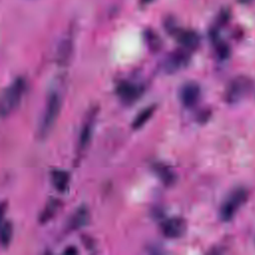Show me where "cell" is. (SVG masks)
<instances>
[{
	"label": "cell",
	"mask_w": 255,
	"mask_h": 255,
	"mask_svg": "<svg viewBox=\"0 0 255 255\" xmlns=\"http://www.w3.org/2000/svg\"><path fill=\"white\" fill-rule=\"evenodd\" d=\"M62 106V96L57 90L50 92L41 121L38 128V134L40 137H45L49 134L54 127V124L59 116Z\"/></svg>",
	"instance_id": "6da1fadb"
},
{
	"label": "cell",
	"mask_w": 255,
	"mask_h": 255,
	"mask_svg": "<svg viewBox=\"0 0 255 255\" xmlns=\"http://www.w3.org/2000/svg\"><path fill=\"white\" fill-rule=\"evenodd\" d=\"M25 89V80L23 78H17L3 91L0 102V112L2 118L10 115L19 105Z\"/></svg>",
	"instance_id": "7a4b0ae2"
},
{
	"label": "cell",
	"mask_w": 255,
	"mask_h": 255,
	"mask_svg": "<svg viewBox=\"0 0 255 255\" xmlns=\"http://www.w3.org/2000/svg\"><path fill=\"white\" fill-rule=\"evenodd\" d=\"M253 81L251 78L240 75L233 78L226 87L224 98L228 104H237L243 101L252 91Z\"/></svg>",
	"instance_id": "3957f363"
},
{
	"label": "cell",
	"mask_w": 255,
	"mask_h": 255,
	"mask_svg": "<svg viewBox=\"0 0 255 255\" xmlns=\"http://www.w3.org/2000/svg\"><path fill=\"white\" fill-rule=\"evenodd\" d=\"M248 192L244 187H236L233 189L222 202L219 210L220 219L224 222L230 221L238 209L247 200Z\"/></svg>",
	"instance_id": "277c9868"
},
{
	"label": "cell",
	"mask_w": 255,
	"mask_h": 255,
	"mask_svg": "<svg viewBox=\"0 0 255 255\" xmlns=\"http://www.w3.org/2000/svg\"><path fill=\"white\" fill-rule=\"evenodd\" d=\"M142 92V86L128 81H123L117 87V94L119 98L126 104H131L138 100Z\"/></svg>",
	"instance_id": "5b68a950"
},
{
	"label": "cell",
	"mask_w": 255,
	"mask_h": 255,
	"mask_svg": "<svg viewBox=\"0 0 255 255\" xmlns=\"http://www.w3.org/2000/svg\"><path fill=\"white\" fill-rule=\"evenodd\" d=\"M161 233L169 239L180 238L186 231V222L181 217H171L164 220L160 226Z\"/></svg>",
	"instance_id": "8992f818"
},
{
	"label": "cell",
	"mask_w": 255,
	"mask_h": 255,
	"mask_svg": "<svg viewBox=\"0 0 255 255\" xmlns=\"http://www.w3.org/2000/svg\"><path fill=\"white\" fill-rule=\"evenodd\" d=\"M97 116V109H94L89 112L87 119L85 120V123L83 124L79 141H78V153L82 154L88 147L93 133V128L95 125V119Z\"/></svg>",
	"instance_id": "52a82bcc"
},
{
	"label": "cell",
	"mask_w": 255,
	"mask_h": 255,
	"mask_svg": "<svg viewBox=\"0 0 255 255\" xmlns=\"http://www.w3.org/2000/svg\"><path fill=\"white\" fill-rule=\"evenodd\" d=\"M200 97V87L194 81L186 82L180 89L179 98L185 108H192L196 105Z\"/></svg>",
	"instance_id": "ba28073f"
},
{
	"label": "cell",
	"mask_w": 255,
	"mask_h": 255,
	"mask_svg": "<svg viewBox=\"0 0 255 255\" xmlns=\"http://www.w3.org/2000/svg\"><path fill=\"white\" fill-rule=\"evenodd\" d=\"M189 61V56L185 51L177 50L168 55L163 64V69L166 73H174L182 69L187 65Z\"/></svg>",
	"instance_id": "9c48e42d"
},
{
	"label": "cell",
	"mask_w": 255,
	"mask_h": 255,
	"mask_svg": "<svg viewBox=\"0 0 255 255\" xmlns=\"http://www.w3.org/2000/svg\"><path fill=\"white\" fill-rule=\"evenodd\" d=\"M89 218H90V215H89L88 208L85 206H80L71 215L68 221V228L73 231L81 229L88 224Z\"/></svg>",
	"instance_id": "30bf717a"
},
{
	"label": "cell",
	"mask_w": 255,
	"mask_h": 255,
	"mask_svg": "<svg viewBox=\"0 0 255 255\" xmlns=\"http://www.w3.org/2000/svg\"><path fill=\"white\" fill-rule=\"evenodd\" d=\"M176 38L180 45L187 50H194L200 43L199 35L192 30H180L176 31Z\"/></svg>",
	"instance_id": "8fae6325"
},
{
	"label": "cell",
	"mask_w": 255,
	"mask_h": 255,
	"mask_svg": "<svg viewBox=\"0 0 255 255\" xmlns=\"http://www.w3.org/2000/svg\"><path fill=\"white\" fill-rule=\"evenodd\" d=\"M152 167L154 173L158 176V178L161 180L163 184L169 186L175 182L176 176L174 171L170 168V166L161 162H157Z\"/></svg>",
	"instance_id": "7c38bea8"
},
{
	"label": "cell",
	"mask_w": 255,
	"mask_h": 255,
	"mask_svg": "<svg viewBox=\"0 0 255 255\" xmlns=\"http://www.w3.org/2000/svg\"><path fill=\"white\" fill-rule=\"evenodd\" d=\"M70 181V174L62 169H54L51 171V182L53 186L60 192H64Z\"/></svg>",
	"instance_id": "4fadbf2b"
},
{
	"label": "cell",
	"mask_w": 255,
	"mask_h": 255,
	"mask_svg": "<svg viewBox=\"0 0 255 255\" xmlns=\"http://www.w3.org/2000/svg\"><path fill=\"white\" fill-rule=\"evenodd\" d=\"M61 205H62V203H61V201L59 199L51 198L47 202V204L45 205V207L42 210V212L40 213L39 222L44 224V223L50 221L54 217V215L57 213V211L59 210Z\"/></svg>",
	"instance_id": "5bb4252c"
},
{
	"label": "cell",
	"mask_w": 255,
	"mask_h": 255,
	"mask_svg": "<svg viewBox=\"0 0 255 255\" xmlns=\"http://www.w3.org/2000/svg\"><path fill=\"white\" fill-rule=\"evenodd\" d=\"M73 50L72 46V41L71 39H63L58 47L57 51V61L58 63L62 65H66L71 57Z\"/></svg>",
	"instance_id": "9a60e30c"
},
{
	"label": "cell",
	"mask_w": 255,
	"mask_h": 255,
	"mask_svg": "<svg viewBox=\"0 0 255 255\" xmlns=\"http://www.w3.org/2000/svg\"><path fill=\"white\" fill-rule=\"evenodd\" d=\"M154 111H155V106H150V107H147V108L141 110L132 122V125H131L132 128L138 129L142 126H144L148 122V120L151 118Z\"/></svg>",
	"instance_id": "2e32d148"
},
{
	"label": "cell",
	"mask_w": 255,
	"mask_h": 255,
	"mask_svg": "<svg viewBox=\"0 0 255 255\" xmlns=\"http://www.w3.org/2000/svg\"><path fill=\"white\" fill-rule=\"evenodd\" d=\"M13 236V225L10 221H2L1 232H0V242L3 248L9 246Z\"/></svg>",
	"instance_id": "e0dca14e"
},
{
	"label": "cell",
	"mask_w": 255,
	"mask_h": 255,
	"mask_svg": "<svg viewBox=\"0 0 255 255\" xmlns=\"http://www.w3.org/2000/svg\"><path fill=\"white\" fill-rule=\"evenodd\" d=\"M145 40H146L147 45L150 47V49H152V50L158 49V47L160 45V39H158L157 35L153 31L145 32Z\"/></svg>",
	"instance_id": "ac0fdd59"
},
{
	"label": "cell",
	"mask_w": 255,
	"mask_h": 255,
	"mask_svg": "<svg viewBox=\"0 0 255 255\" xmlns=\"http://www.w3.org/2000/svg\"><path fill=\"white\" fill-rule=\"evenodd\" d=\"M217 54L221 59H224L228 56L229 54V49L228 46L224 43H219L217 44Z\"/></svg>",
	"instance_id": "d6986e66"
},
{
	"label": "cell",
	"mask_w": 255,
	"mask_h": 255,
	"mask_svg": "<svg viewBox=\"0 0 255 255\" xmlns=\"http://www.w3.org/2000/svg\"><path fill=\"white\" fill-rule=\"evenodd\" d=\"M65 254H77L78 253V249L75 246H69L64 250Z\"/></svg>",
	"instance_id": "ffe728a7"
},
{
	"label": "cell",
	"mask_w": 255,
	"mask_h": 255,
	"mask_svg": "<svg viewBox=\"0 0 255 255\" xmlns=\"http://www.w3.org/2000/svg\"><path fill=\"white\" fill-rule=\"evenodd\" d=\"M238 3L242 4V5H247V4H250L252 3L254 0H236Z\"/></svg>",
	"instance_id": "44dd1931"
},
{
	"label": "cell",
	"mask_w": 255,
	"mask_h": 255,
	"mask_svg": "<svg viewBox=\"0 0 255 255\" xmlns=\"http://www.w3.org/2000/svg\"><path fill=\"white\" fill-rule=\"evenodd\" d=\"M153 0H140V4L141 5H147L149 3H151Z\"/></svg>",
	"instance_id": "7402d4cb"
}]
</instances>
